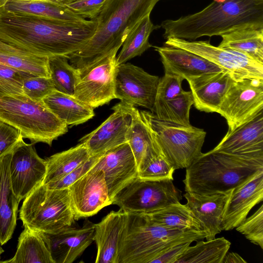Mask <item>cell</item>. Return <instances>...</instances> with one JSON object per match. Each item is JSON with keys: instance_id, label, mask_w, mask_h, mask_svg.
Masks as SVG:
<instances>
[{"instance_id": "obj_45", "label": "cell", "mask_w": 263, "mask_h": 263, "mask_svg": "<svg viewBox=\"0 0 263 263\" xmlns=\"http://www.w3.org/2000/svg\"><path fill=\"white\" fill-rule=\"evenodd\" d=\"M106 0H76L64 4L85 18L95 20L100 14Z\"/></svg>"}, {"instance_id": "obj_17", "label": "cell", "mask_w": 263, "mask_h": 263, "mask_svg": "<svg viewBox=\"0 0 263 263\" xmlns=\"http://www.w3.org/2000/svg\"><path fill=\"white\" fill-rule=\"evenodd\" d=\"M92 168L103 171L111 202L118 192L138 177L136 160L127 142L102 153Z\"/></svg>"}, {"instance_id": "obj_31", "label": "cell", "mask_w": 263, "mask_h": 263, "mask_svg": "<svg viewBox=\"0 0 263 263\" xmlns=\"http://www.w3.org/2000/svg\"><path fill=\"white\" fill-rule=\"evenodd\" d=\"M14 256L1 261L10 263H54L49 249L40 231L23 226Z\"/></svg>"}, {"instance_id": "obj_41", "label": "cell", "mask_w": 263, "mask_h": 263, "mask_svg": "<svg viewBox=\"0 0 263 263\" xmlns=\"http://www.w3.org/2000/svg\"><path fill=\"white\" fill-rule=\"evenodd\" d=\"M29 76L0 64V98L8 95H24L23 81Z\"/></svg>"}, {"instance_id": "obj_18", "label": "cell", "mask_w": 263, "mask_h": 263, "mask_svg": "<svg viewBox=\"0 0 263 263\" xmlns=\"http://www.w3.org/2000/svg\"><path fill=\"white\" fill-rule=\"evenodd\" d=\"M95 224L86 219L81 228L71 226L54 233L41 232L54 263H72L94 241Z\"/></svg>"}, {"instance_id": "obj_2", "label": "cell", "mask_w": 263, "mask_h": 263, "mask_svg": "<svg viewBox=\"0 0 263 263\" xmlns=\"http://www.w3.org/2000/svg\"><path fill=\"white\" fill-rule=\"evenodd\" d=\"M160 0H106L95 19V34L81 49L68 57L81 75L111 52L118 51L127 36Z\"/></svg>"}, {"instance_id": "obj_42", "label": "cell", "mask_w": 263, "mask_h": 263, "mask_svg": "<svg viewBox=\"0 0 263 263\" xmlns=\"http://www.w3.org/2000/svg\"><path fill=\"white\" fill-rule=\"evenodd\" d=\"M183 80L178 76L164 73L159 79L154 105L173 99L183 92Z\"/></svg>"}, {"instance_id": "obj_29", "label": "cell", "mask_w": 263, "mask_h": 263, "mask_svg": "<svg viewBox=\"0 0 263 263\" xmlns=\"http://www.w3.org/2000/svg\"><path fill=\"white\" fill-rule=\"evenodd\" d=\"M220 36L222 40L218 47L238 51L263 64V27L237 28Z\"/></svg>"}, {"instance_id": "obj_36", "label": "cell", "mask_w": 263, "mask_h": 263, "mask_svg": "<svg viewBox=\"0 0 263 263\" xmlns=\"http://www.w3.org/2000/svg\"><path fill=\"white\" fill-rule=\"evenodd\" d=\"M193 104L191 91L183 90L173 99L155 104L152 113L159 119L189 126L192 125L190 111Z\"/></svg>"}, {"instance_id": "obj_30", "label": "cell", "mask_w": 263, "mask_h": 263, "mask_svg": "<svg viewBox=\"0 0 263 263\" xmlns=\"http://www.w3.org/2000/svg\"><path fill=\"white\" fill-rule=\"evenodd\" d=\"M7 10L33 14L46 18L76 24H87V20L66 6L59 3L40 1H8L3 7Z\"/></svg>"}, {"instance_id": "obj_38", "label": "cell", "mask_w": 263, "mask_h": 263, "mask_svg": "<svg viewBox=\"0 0 263 263\" xmlns=\"http://www.w3.org/2000/svg\"><path fill=\"white\" fill-rule=\"evenodd\" d=\"M175 170L160 150L153 156L144 168L139 172L138 177L152 180H174L173 174Z\"/></svg>"}, {"instance_id": "obj_51", "label": "cell", "mask_w": 263, "mask_h": 263, "mask_svg": "<svg viewBox=\"0 0 263 263\" xmlns=\"http://www.w3.org/2000/svg\"><path fill=\"white\" fill-rule=\"evenodd\" d=\"M3 8V7L2 6L1 0H0V8Z\"/></svg>"}, {"instance_id": "obj_48", "label": "cell", "mask_w": 263, "mask_h": 263, "mask_svg": "<svg viewBox=\"0 0 263 263\" xmlns=\"http://www.w3.org/2000/svg\"><path fill=\"white\" fill-rule=\"evenodd\" d=\"M74 1H76V0H57V2L59 4H62L63 5H64L65 4L70 3Z\"/></svg>"}, {"instance_id": "obj_40", "label": "cell", "mask_w": 263, "mask_h": 263, "mask_svg": "<svg viewBox=\"0 0 263 263\" xmlns=\"http://www.w3.org/2000/svg\"><path fill=\"white\" fill-rule=\"evenodd\" d=\"M56 90L50 77L32 76L25 78L23 91L25 96L34 101H41Z\"/></svg>"}, {"instance_id": "obj_28", "label": "cell", "mask_w": 263, "mask_h": 263, "mask_svg": "<svg viewBox=\"0 0 263 263\" xmlns=\"http://www.w3.org/2000/svg\"><path fill=\"white\" fill-rule=\"evenodd\" d=\"M42 101L55 116L68 126L83 123L95 116L93 108L73 96L57 90L47 96Z\"/></svg>"}, {"instance_id": "obj_20", "label": "cell", "mask_w": 263, "mask_h": 263, "mask_svg": "<svg viewBox=\"0 0 263 263\" xmlns=\"http://www.w3.org/2000/svg\"><path fill=\"white\" fill-rule=\"evenodd\" d=\"M198 110L216 112L223 98L235 81L226 71L212 72L186 80Z\"/></svg>"}, {"instance_id": "obj_46", "label": "cell", "mask_w": 263, "mask_h": 263, "mask_svg": "<svg viewBox=\"0 0 263 263\" xmlns=\"http://www.w3.org/2000/svg\"><path fill=\"white\" fill-rule=\"evenodd\" d=\"M192 242L187 241L174 245L153 259L150 263H175Z\"/></svg>"}, {"instance_id": "obj_3", "label": "cell", "mask_w": 263, "mask_h": 263, "mask_svg": "<svg viewBox=\"0 0 263 263\" xmlns=\"http://www.w3.org/2000/svg\"><path fill=\"white\" fill-rule=\"evenodd\" d=\"M248 26L263 27V0L213 1L201 11L160 25L165 39L192 40Z\"/></svg>"}, {"instance_id": "obj_9", "label": "cell", "mask_w": 263, "mask_h": 263, "mask_svg": "<svg viewBox=\"0 0 263 263\" xmlns=\"http://www.w3.org/2000/svg\"><path fill=\"white\" fill-rule=\"evenodd\" d=\"M181 191L173 180L136 178L115 196L112 204L127 213L146 214L179 202Z\"/></svg>"}, {"instance_id": "obj_16", "label": "cell", "mask_w": 263, "mask_h": 263, "mask_svg": "<svg viewBox=\"0 0 263 263\" xmlns=\"http://www.w3.org/2000/svg\"><path fill=\"white\" fill-rule=\"evenodd\" d=\"M111 109L114 112L101 125L79 140L92 155L103 153L127 142L133 120L129 105L121 101Z\"/></svg>"}, {"instance_id": "obj_32", "label": "cell", "mask_w": 263, "mask_h": 263, "mask_svg": "<svg viewBox=\"0 0 263 263\" xmlns=\"http://www.w3.org/2000/svg\"><path fill=\"white\" fill-rule=\"evenodd\" d=\"M92 156L84 143L47 158L43 184L55 181L77 168Z\"/></svg>"}, {"instance_id": "obj_43", "label": "cell", "mask_w": 263, "mask_h": 263, "mask_svg": "<svg viewBox=\"0 0 263 263\" xmlns=\"http://www.w3.org/2000/svg\"><path fill=\"white\" fill-rule=\"evenodd\" d=\"M25 143L17 128L0 120V158L13 153Z\"/></svg>"}, {"instance_id": "obj_25", "label": "cell", "mask_w": 263, "mask_h": 263, "mask_svg": "<svg viewBox=\"0 0 263 263\" xmlns=\"http://www.w3.org/2000/svg\"><path fill=\"white\" fill-rule=\"evenodd\" d=\"M129 106L133 120L127 133V142L135 157L139 173L160 149L141 111L135 106L130 105Z\"/></svg>"}, {"instance_id": "obj_37", "label": "cell", "mask_w": 263, "mask_h": 263, "mask_svg": "<svg viewBox=\"0 0 263 263\" xmlns=\"http://www.w3.org/2000/svg\"><path fill=\"white\" fill-rule=\"evenodd\" d=\"M48 65L55 90L73 96L81 77L79 71L68 63V58L62 55L49 57Z\"/></svg>"}, {"instance_id": "obj_47", "label": "cell", "mask_w": 263, "mask_h": 263, "mask_svg": "<svg viewBox=\"0 0 263 263\" xmlns=\"http://www.w3.org/2000/svg\"><path fill=\"white\" fill-rule=\"evenodd\" d=\"M247 262L238 254L235 252H227L222 263H247Z\"/></svg>"}, {"instance_id": "obj_35", "label": "cell", "mask_w": 263, "mask_h": 263, "mask_svg": "<svg viewBox=\"0 0 263 263\" xmlns=\"http://www.w3.org/2000/svg\"><path fill=\"white\" fill-rule=\"evenodd\" d=\"M231 245L223 237L198 241L189 246L175 263H222Z\"/></svg>"}, {"instance_id": "obj_39", "label": "cell", "mask_w": 263, "mask_h": 263, "mask_svg": "<svg viewBox=\"0 0 263 263\" xmlns=\"http://www.w3.org/2000/svg\"><path fill=\"white\" fill-rule=\"evenodd\" d=\"M236 229L252 243L263 249V205L252 215L246 218Z\"/></svg>"}, {"instance_id": "obj_50", "label": "cell", "mask_w": 263, "mask_h": 263, "mask_svg": "<svg viewBox=\"0 0 263 263\" xmlns=\"http://www.w3.org/2000/svg\"><path fill=\"white\" fill-rule=\"evenodd\" d=\"M4 252V249L2 248V246L0 245V258L1 254ZM1 262V261H0Z\"/></svg>"}, {"instance_id": "obj_6", "label": "cell", "mask_w": 263, "mask_h": 263, "mask_svg": "<svg viewBox=\"0 0 263 263\" xmlns=\"http://www.w3.org/2000/svg\"><path fill=\"white\" fill-rule=\"evenodd\" d=\"M0 120L17 128L32 143L51 146L53 140L68 131V125L55 116L42 101H34L24 95L0 98Z\"/></svg>"}, {"instance_id": "obj_4", "label": "cell", "mask_w": 263, "mask_h": 263, "mask_svg": "<svg viewBox=\"0 0 263 263\" xmlns=\"http://www.w3.org/2000/svg\"><path fill=\"white\" fill-rule=\"evenodd\" d=\"M263 170V149L240 153L212 150L202 153L186 168V192L210 195L229 192Z\"/></svg>"}, {"instance_id": "obj_49", "label": "cell", "mask_w": 263, "mask_h": 263, "mask_svg": "<svg viewBox=\"0 0 263 263\" xmlns=\"http://www.w3.org/2000/svg\"><path fill=\"white\" fill-rule=\"evenodd\" d=\"M9 0H1V2L2 4V5L3 7L5 6V5L6 4V3L9 1Z\"/></svg>"}, {"instance_id": "obj_33", "label": "cell", "mask_w": 263, "mask_h": 263, "mask_svg": "<svg viewBox=\"0 0 263 263\" xmlns=\"http://www.w3.org/2000/svg\"><path fill=\"white\" fill-rule=\"evenodd\" d=\"M143 214L152 220L168 228L183 231L203 230L192 211L186 204L180 202Z\"/></svg>"}, {"instance_id": "obj_5", "label": "cell", "mask_w": 263, "mask_h": 263, "mask_svg": "<svg viewBox=\"0 0 263 263\" xmlns=\"http://www.w3.org/2000/svg\"><path fill=\"white\" fill-rule=\"evenodd\" d=\"M205 237L203 230L172 229L152 220L143 214L127 213L118 263H150L174 245L198 241Z\"/></svg>"}, {"instance_id": "obj_15", "label": "cell", "mask_w": 263, "mask_h": 263, "mask_svg": "<svg viewBox=\"0 0 263 263\" xmlns=\"http://www.w3.org/2000/svg\"><path fill=\"white\" fill-rule=\"evenodd\" d=\"M68 189L75 220L93 216L112 204L101 170L92 168Z\"/></svg>"}, {"instance_id": "obj_12", "label": "cell", "mask_w": 263, "mask_h": 263, "mask_svg": "<svg viewBox=\"0 0 263 263\" xmlns=\"http://www.w3.org/2000/svg\"><path fill=\"white\" fill-rule=\"evenodd\" d=\"M159 79L130 63L117 65L115 97L124 103L143 107L153 112Z\"/></svg>"}, {"instance_id": "obj_23", "label": "cell", "mask_w": 263, "mask_h": 263, "mask_svg": "<svg viewBox=\"0 0 263 263\" xmlns=\"http://www.w3.org/2000/svg\"><path fill=\"white\" fill-rule=\"evenodd\" d=\"M127 217V213L120 209L111 211L100 222L95 224L96 263H118L120 243Z\"/></svg>"}, {"instance_id": "obj_22", "label": "cell", "mask_w": 263, "mask_h": 263, "mask_svg": "<svg viewBox=\"0 0 263 263\" xmlns=\"http://www.w3.org/2000/svg\"><path fill=\"white\" fill-rule=\"evenodd\" d=\"M154 48L160 56L164 73L187 80L206 73L224 71L203 58L181 48L166 45Z\"/></svg>"}, {"instance_id": "obj_14", "label": "cell", "mask_w": 263, "mask_h": 263, "mask_svg": "<svg viewBox=\"0 0 263 263\" xmlns=\"http://www.w3.org/2000/svg\"><path fill=\"white\" fill-rule=\"evenodd\" d=\"M33 144L25 143L12 153L11 182L20 201L43 184L46 173V160L38 155Z\"/></svg>"}, {"instance_id": "obj_7", "label": "cell", "mask_w": 263, "mask_h": 263, "mask_svg": "<svg viewBox=\"0 0 263 263\" xmlns=\"http://www.w3.org/2000/svg\"><path fill=\"white\" fill-rule=\"evenodd\" d=\"M23 226L54 233L72 226L75 220L69 189H51L42 184L24 200L20 210Z\"/></svg>"}, {"instance_id": "obj_34", "label": "cell", "mask_w": 263, "mask_h": 263, "mask_svg": "<svg viewBox=\"0 0 263 263\" xmlns=\"http://www.w3.org/2000/svg\"><path fill=\"white\" fill-rule=\"evenodd\" d=\"M155 25L150 14L143 17L134 27L122 44L121 51L116 57L117 65L126 63L137 56H140L152 47L149 42L151 33L160 28Z\"/></svg>"}, {"instance_id": "obj_13", "label": "cell", "mask_w": 263, "mask_h": 263, "mask_svg": "<svg viewBox=\"0 0 263 263\" xmlns=\"http://www.w3.org/2000/svg\"><path fill=\"white\" fill-rule=\"evenodd\" d=\"M114 51L81 74L73 96L92 108L116 99V54Z\"/></svg>"}, {"instance_id": "obj_10", "label": "cell", "mask_w": 263, "mask_h": 263, "mask_svg": "<svg viewBox=\"0 0 263 263\" xmlns=\"http://www.w3.org/2000/svg\"><path fill=\"white\" fill-rule=\"evenodd\" d=\"M165 45L181 48L217 65L230 73L235 81L245 79L263 80V64L238 51L215 46L209 41H190L169 37Z\"/></svg>"}, {"instance_id": "obj_26", "label": "cell", "mask_w": 263, "mask_h": 263, "mask_svg": "<svg viewBox=\"0 0 263 263\" xmlns=\"http://www.w3.org/2000/svg\"><path fill=\"white\" fill-rule=\"evenodd\" d=\"M263 149V111L231 133L212 151L240 153Z\"/></svg>"}, {"instance_id": "obj_19", "label": "cell", "mask_w": 263, "mask_h": 263, "mask_svg": "<svg viewBox=\"0 0 263 263\" xmlns=\"http://www.w3.org/2000/svg\"><path fill=\"white\" fill-rule=\"evenodd\" d=\"M263 200V170L241 185L233 190L223 214V230L236 228L252 209Z\"/></svg>"}, {"instance_id": "obj_1", "label": "cell", "mask_w": 263, "mask_h": 263, "mask_svg": "<svg viewBox=\"0 0 263 263\" xmlns=\"http://www.w3.org/2000/svg\"><path fill=\"white\" fill-rule=\"evenodd\" d=\"M96 20L76 24L0 8V39L33 54L68 57L95 34Z\"/></svg>"}, {"instance_id": "obj_27", "label": "cell", "mask_w": 263, "mask_h": 263, "mask_svg": "<svg viewBox=\"0 0 263 263\" xmlns=\"http://www.w3.org/2000/svg\"><path fill=\"white\" fill-rule=\"evenodd\" d=\"M0 64L29 76L50 77L48 57L33 54L1 39Z\"/></svg>"}, {"instance_id": "obj_44", "label": "cell", "mask_w": 263, "mask_h": 263, "mask_svg": "<svg viewBox=\"0 0 263 263\" xmlns=\"http://www.w3.org/2000/svg\"><path fill=\"white\" fill-rule=\"evenodd\" d=\"M102 154L91 156L89 159L63 177L55 181L51 182L44 185L47 187L51 189H68L93 167Z\"/></svg>"}, {"instance_id": "obj_21", "label": "cell", "mask_w": 263, "mask_h": 263, "mask_svg": "<svg viewBox=\"0 0 263 263\" xmlns=\"http://www.w3.org/2000/svg\"><path fill=\"white\" fill-rule=\"evenodd\" d=\"M232 190L226 193L199 195L186 192V206L200 222L206 240L215 238L223 231L222 220L226 205Z\"/></svg>"}, {"instance_id": "obj_8", "label": "cell", "mask_w": 263, "mask_h": 263, "mask_svg": "<svg viewBox=\"0 0 263 263\" xmlns=\"http://www.w3.org/2000/svg\"><path fill=\"white\" fill-rule=\"evenodd\" d=\"M141 113L148 123L161 152L175 170L186 168L201 154L206 132L158 119L151 112Z\"/></svg>"}, {"instance_id": "obj_11", "label": "cell", "mask_w": 263, "mask_h": 263, "mask_svg": "<svg viewBox=\"0 0 263 263\" xmlns=\"http://www.w3.org/2000/svg\"><path fill=\"white\" fill-rule=\"evenodd\" d=\"M263 111V80L245 79L230 87L216 112L224 117L231 133Z\"/></svg>"}, {"instance_id": "obj_24", "label": "cell", "mask_w": 263, "mask_h": 263, "mask_svg": "<svg viewBox=\"0 0 263 263\" xmlns=\"http://www.w3.org/2000/svg\"><path fill=\"white\" fill-rule=\"evenodd\" d=\"M12 153L0 158V245L7 243L16 226L20 201L15 195L10 178Z\"/></svg>"}]
</instances>
